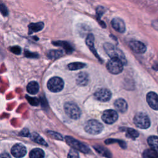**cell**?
<instances>
[{"label": "cell", "instance_id": "5b68a950", "mask_svg": "<svg viewBox=\"0 0 158 158\" xmlns=\"http://www.w3.org/2000/svg\"><path fill=\"white\" fill-rule=\"evenodd\" d=\"M65 139L66 143L76 151H79L83 153H88L90 151L89 148L86 145L70 136H66Z\"/></svg>", "mask_w": 158, "mask_h": 158}, {"label": "cell", "instance_id": "2e32d148", "mask_svg": "<svg viewBox=\"0 0 158 158\" xmlns=\"http://www.w3.org/2000/svg\"><path fill=\"white\" fill-rule=\"evenodd\" d=\"M28 34L31 35L33 33H36L41 31L44 27V23L42 22L36 23H31L28 25Z\"/></svg>", "mask_w": 158, "mask_h": 158}, {"label": "cell", "instance_id": "8fae6325", "mask_svg": "<svg viewBox=\"0 0 158 158\" xmlns=\"http://www.w3.org/2000/svg\"><path fill=\"white\" fill-rule=\"evenodd\" d=\"M27 153L26 148L22 144H15L11 148V154L16 158L23 157Z\"/></svg>", "mask_w": 158, "mask_h": 158}, {"label": "cell", "instance_id": "7a4b0ae2", "mask_svg": "<svg viewBox=\"0 0 158 158\" xmlns=\"http://www.w3.org/2000/svg\"><path fill=\"white\" fill-rule=\"evenodd\" d=\"M123 63L117 57L110 58L106 64L107 70L112 74H118L122 72L123 67Z\"/></svg>", "mask_w": 158, "mask_h": 158}, {"label": "cell", "instance_id": "ba28073f", "mask_svg": "<svg viewBox=\"0 0 158 158\" xmlns=\"http://www.w3.org/2000/svg\"><path fill=\"white\" fill-rule=\"evenodd\" d=\"M101 118L106 123L112 124L117 120L118 115L115 110L109 109L104 111Z\"/></svg>", "mask_w": 158, "mask_h": 158}, {"label": "cell", "instance_id": "e0dca14e", "mask_svg": "<svg viewBox=\"0 0 158 158\" xmlns=\"http://www.w3.org/2000/svg\"><path fill=\"white\" fill-rule=\"evenodd\" d=\"M52 44L55 46H60V47L63 48L67 53H71L73 51V48L72 46L69 43H68L67 41H53Z\"/></svg>", "mask_w": 158, "mask_h": 158}, {"label": "cell", "instance_id": "4dcf8cb0", "mask_svg": "<svg viewBox=\"0 0 158 158\" xmlns=\"http://www.w3.org/2000/svg\"><path fill=\"white\" fill-rule=\"evenodd\" d=\"M9 50L14 54L19 55L20 54L21 52V48L18 46H12L9 48Z\"/></svg>", "mask_w": 158, "mask_h": 158}, {"label": "cell", "instance_id": "ac0fdd59", "mask_svg": "<svg viewBox=\"0 0 158 158\" xmlns=\"http://www.w3.org/2000/svg\"><path fill=\"white\" fill-rule=\"evenodd\" d=\"M89 81V76L88 73L84 72H80L77 77V83L81 86H85Z\"/></svg>", "mask_w": 158, "mask_h": 158}, {"label": "cell", "instance_id": "d6986e66", "mask_svg": "<svg viewBox=\"0 0 158 158\" xmlns=\"http://www.w3.org/2000/svg\"><path fill=\"white\" fill-rule=\"evenodd\" d=\"M30 136L31 139L33 141H34V142H35L38 144H40L41 145H43V146H48V144L44 141V139L40 135H39L38 133H36L35 132H33V133H32L30 135Z\"/></svg>", "mask_w": 158, "mask_h": 158}, {"label": "cell", "instance_id": "d590c367", "mask_svg": "<svg viewBox=\"0 0 158 158\" xmlns=\"http://www.w3.org/2000/svg\"><path fill=\"white\" fill-rule=\"evenodd\" d=\"M20 135H21L22 136H30V133H29V131L27 129H23L20 133H19Z\"/></svg>", "mask_w": 158, "mask_h": 158}, {"label": "cell", "instance_id": "f546056e", "mask_svg": "<svg viewBox=\"0 0 158 158\" xmlns=\"http://www.w3.org/2000/svg\"><path fill=\"white\" fill-rule=\"evenodd\" d=\"M67 158H79V155L78 152L74 149H70L68 154Z\"/></svg>", "mask_w": 158, "mask_h": 158}, {"label": "cell", "instance_id": "8d00e7d4", "mask_svg": "<svg viewBox=\"0 0 158 158\" xmlns=\"http://www.w3.org/2000/svg\"><path fill=\"white\" fill-rule=\"evenodd\" d=\"M152 26L153 27V28L156 30L157 31H158V20H153L152 22Z\"/></svg>", "mask_w": 158, "mask_h": 158}, {"label": "cell", "instance_id": "ab89813d", "mask_svg": "<svg viewBox=\"0 0 158 158\" xmlns=\"http://www.w3.org/2000/svg\"><path fill=\"white\" fill-rule=\"evenodd\" d=\"M157 130H158V128H157Z\"/></svg>", "mask_w": 158, "mask_h": 158}, {"label": "cell", "instance_id": "9a60e30c", "mask_svg": "<svg viewBox=\"0 0 158 158\" xmlns=\"http://www.w3.org/2000/svg\"><path fill=\"white\" fill-rule=\"evenodd\" d=\"M114 106L118 111L122 113L126 112L128 108V104L127 102L125 100L122 98H119L114 102Z\"/></svg>", "mask_w": 158, "mask_h": 158}, {"label": "cell", "instance_id": "277c9868", "mask_svg": "<svg viewBox=\"0 0 158 158\" xmlns=\"http://www.w3.org/2000/svg\"><path fill=\"white\" fill-rule=\"evenodd\" d=\"M64 110L65 114L72 119H78L81 115L80 108L72 102H67L64 104Z\"/></svg>", "mask_w": 158, "mask_h": 158}, {"label": "cell", "instance_id": "44dd1931", "mask_svg": "<svg viewBox=\"0 0 158 158\" xmlns=\"http://www.w3.org/2000/svg\"><path fill=\"white\" fill-rule=\"evenodd\" d=\"M143 158H158V152L152 148L146 149L143 152Z\"/></svg>", "mask_w": 158, "mask_h": 158}, {"label": "cell", "instance_id": "7402d4cb", "mask_svg": "<svg viewBox=\"0 0 158 158\" xmlns=\"http://www.w3.org/2000/svg\"><path fill=\"white\" fill-rule=\"evenodd\" d=\"M29 156L30 158H44V153L41 149L35 148L30 151Z\"/></svg>", "mask_w": 158, "mask_h": 158}, {"label": "cell", "instance_id": "1f68e13d", "mask_svg": "<svg viewBox=\"0 0 158 158\" xmlns=\"http://www.w3.org/2000/svg\"><path fill=\"white\" fill-rule=\"evenodd\" d=\"M24 55L27 57H30V58H36L38 57V54L35 52H31L28 50H25L24 52Z\"/></svg>", "mask_w": 158, "mask_h": 158}, {"label": "cell", "instance_id": "f1b7e54d", "mask_svg": "<svg viewBox=\"0 0 158 158\" xmlns=\"http://www.w3.org/2000/svg\"><path fill=\"white\" fill-rule=\"evenodd\" d=\"M47 133L51 137H52V138H54L56 139L62 140V139H63L62 135L60 134L57 133V132H55V131H48Z\"/></svg>", "mask_w": 158, "mask_h": 158}, {"label": "cell", "instance_id": "74e56055", "mask_svg": "<svg viewBox=\"0 0 158 158\" xmlns=\"http://www.w3.org/2000/svg\"><path fill=\"white\" fill-rule=\"evenodd\" d=\"M0 158H10V156L8 153L3 152L0 155Z\"/></svg>", "mask_w": 158, "mask_h": 158}, {"label": "cell", "instance_id": "ffe728a7", "mask_svg": "<svg viewBox=\"0 0 158 158\" xmlns=\"http://www.w3.org/2000/svg\"><path fill=\"white\" fill-rule=\"evenodd\" d=\"M27 91L31 94H35L39 91V85L36 81L30 82L27 86Z\"/></svg>", "mask_w": 158, "mask_h": 158}, {"label": "cell", "instance_id": "5bb4252c", "mask_svg": "<svg viewBox=\"0 0 158 158\" xmlns=\"http://www.w3.org/2000/svg\"><path fill=\"white\" fill-rule=\"evenodd\" d=\"M94 36L93 34H88V36H86V40H85V43L87 45V46L88 47V48L90 49V51L93 53V54L99 59L101 60L99 55L98 54L96 50L94 48Z\"/></svg>", "mask_w": 158, "mask_h": 158}, {"label": "cell", "instance_id": "4316f807", "mask_svg": "<svg viewBox=\"0 0 158 158\" xmlns=\"http://www.w3.org/2000/svg\"><path fill=\"white\" fill-rule=\"evenodd\" d=\"M118 143L120 146L122 148H125L126 147V144L125 143L122 141V140H118V139H106L105 141V143L107 144H110V143Z\"/></svg>", "mask_w": 158, "mask_h": 158}, {"label": "cell", "instance_id": "7c38bea8", "mask_svg": "<svg viewBox=\"0 0 158 158\" xmlns=\"http://www.w3.org/2000/svg\"><path fill=\"white\" fill-rule=\"evenodd\" d=\"M112 28L118 33H124L126 29L125 22L122 19L118 17H115L111 20Z\"/></svg>", "mask_w": 158, "mask_h": 158}, {"label": "cell", "instance_id": "f35d334b", "mask_svg": "<svg viewBox=\"0 0 158 158\" xmlns=\"http://www.w3.org/2000/svg\"><path fill=\"white\" fill-rule=\"evenodd\" d=\"M152 68H153L154 70H158V64H155L154 65H153Z\"/></svg>", "mask_w": 158, "mask_h": 158}, {"label": "cell", "instance_id": "8992f818", "mask_svg": "<svg viewBox=\"0 0 158 158\" xmlns=\"http://www.w3.org/2000/svg\"><path fill=\"white\" fill-rule=\"evenodd\" d=\"M133 122L137 127L142 129L148 128L151 123L148 116L142 112H139L135 115L133 118Z\"/></svg>", "mask_w": 158, "mask_h": 158}, {"label": "cell", "instance_id": "836d02e7", "mask_svg": "<svg viewBox=\"0 0 158 158\" xmlns=\"http://www.w3.org/2000/svg\"><path fill=\"white\" fill-rule=\"evenodd\" d=\"M105 10L106 9L103 7H101V6H99V7H97V9H96V14L98 17V20H100V17L104 13Z\"/></svg>", "mask_w": 158, "mask_h": 158}, {"label": "cell", "instance_id": "3957f363", "mask_svg": "<svg viewBox=\"0 0 158 158\" xmlns=\"http://www.w3.org/2000/svg\"><path fill=\"white\" fill-rule=\"evenodd\" d=\"M85 130L91 135H98L103 130V125L96 120H89L87 121L84 127Z\"/></svg>", "mask_w": 158, "mask_h": 158}, {"label": "cell", "instance_id": "9c48e42d", "mask_svg": "<svg viewBox=\"0 0 158 158\" xmlns=\"http://www.w3.org/2000/svg\"><path fill=\"white\" fill-rule=\"evenodd\" d=\"M94 98L100 101H108L111 98L110 91L106 88H99L96 91L94 94Z\"/></svg>", "mask_w": 158, "mask_h": 158}, {"label": "cell", "instance_id": "83f0119b", "mask_svg": "<svg viewBox=\"0 0 158 158\" xmlns=\"http://www.w3.org/2000/svg\"><path fill=\"white\" fill-rule=\"evenodd\" d=\"M127 135H129L131 138H136L139 136V133L133 128H128L127 129Z\"/></svg>", "mask_w": 158, "mask_h": 158}, {"label": "cell", "instance_id": "52a82bcc", "mask_svg": "<svg viewBox=\"0 0 158 158\" xmlns=\"http://www.w3.org/2000/svg\"><path fill=\"white\" fill-rule=\"evenodd\" d=\"M64 81L62 78L58 77H54L49 79L47 83L48 88L52 92H59L64 88Z\"/></svg>", "mask_w": 158, "mask_h": 158}, {"label": "cell", "instance_id": "484cf974", "mask_svg": "<svg viewBox=\"0 0 158 158\" xmlns=\"http://www.w3.org/2000/svg\"><path fill=\"white\" fill-rule=\"evenodd\" d=\"M85 64L82 63V62H72L70 63L68 65V68L70 70H79L81 69H83V67H85Z\"/></svg>", "mask_w": 158, "mask_h": 158}, {"label": "cell", "instance_id": "cb8c5ba5", "mask_svg": "<svg viewBox=\"0 0 158 158\" xmlns=\"http://www.w3.org/2000/svg\"><path fill=\"white\" fill-rule=\"evenodd\" d=\"M148 143L151 148L158 151V136H151L148 138Z\"/></svg>", "mask_w": 158, "mask_h": 158}, {"label": "cell", "instance_id": "e575fe53", "mask_svg": "<svg viewBox=\"0 0 158 158\" xmlns=\"http://www.w3.org/2000/svg\"><path fill=\"white\" fill-rule=\"evenodd\" d=\"M0 12L4 16H7L9 14L7 8L3 4H0Z\"/></svg>", "mask_w": 158, "mask_h": 158}, {"label": "cell", "instance_id": "d4e9b609", "mask_svg": "<svg viewBox=\"0 0 158 158\" xmlns=\"http://www.w3.org/2000/svg\"><path fill=\"white\" fill-rule=\"evenodd\" d=\"M94 148L102 156H105L107 158H110L111 157V154L110 153V152L106 149L104 147L102 146H94Z\"/></svg>", "mask_w": 158, "mask_h": 158}, {"label": "cell", "instance_id": "30bf717a", "mask_svg": "<svg viewBox=\"0 0 158 158\" xmlns=\"http://www.w3.org/2000/svg\"><path fill=\"white\" fill-rule=\"evenodd\" d=\"M129 47L135 53L143 54L146 51V45L141 41L132 40L129 42Z\"/></svg>", "mask_w": 158, "mask_h": 158}, {"label": "cell", "instance_id": "6da1fadb", "mask_svg": "<svg viewBox=\"0 0 158 158\" xmlns=\"http://www.w3.org/2000/svg\"><path fill=\"white\" fill-rule=\"evenodd\" d=\"M103 47L106 52L110 58H113V57L118 58L122 60L123 64H126L127 60L124 56V54L120 49H118V48H117L114 44L110 43H104Z\"/></svg>", "mask_w": 158, "mask_h": 158}, {"label": "cell", "instance_id": "4fadbf2b", "mask_svg": "<svg viewBox=\"0 0 158 158\" xmlns=\"http://www.w3.org/2000/svg\"><path fill=\"white\" fill-rule=\"evenodd\" d=\"M146 100L149 106L154 110H158V95L152 91L146 95Z\"/></svg>", "mask_w": 158, "mask_h": 158}, {"label": "cell", "instance_id": "d6a6232c", "mask_svg": "<svg viewBox=\"0 0 158 158\" xmlns=\"http://www.w3.org/2000/svg\"><path fill=\"white\" fill-rule=\"evenodd\" d=\"M27 96L26 98H27V100L28 101V102H29V103H30V104H31V105H33V106H37V105L38 104L39 101H38V100L37 98L29 97V96Z\"/></svg>", "mask_w": 158, "mask_h": 158}, {"label": "cell", "instance_id": "603a6c76", "mask_svg": "<svg viewBox=\"0 0 158 158\" xmlns=\"http://www.w3.org/2000/svg\"><path fill=\"white\" fill-rule=\"evenodd\" d=\"M63 55V51L60 49H54V50H50L48 52V57L49 59H55L57 58L60 57Z\"/></svg>", "mask_w": 158, "mask_h": 158}]
</instances>
